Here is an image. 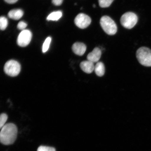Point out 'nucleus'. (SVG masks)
Wrapping results in <instances>:
<instances>
[{
	"label": "nucleus",
	"instance_id": "nucleus-22",
	"mask_svg": "<svg viewBox=\"0 0 151 151\" xmlns=\"http://www.w3.org/2000/svg\"><path fill=\"white\" fill-rule=\"evenodd\" d=\"M93 7H96V5H93Z\"/></svg>",
	"mask_w": 151,
	"mask_h": 151
},
{
	"label": "nucleus",
	"instance_id": "nucleus-13",
	"mask_svg": "<svg viewBox=\"0 0 151 151\" xmlns=\"http://www.w3.org/2000/svg\"><path fill=\"white\" fill-rule=\"evenodd\" d=\"M62 16V13L61 11H55L51 13L47 17V20L52 21H58Z\"/></svg>",
	"mask_w": 151,
	"mask_h": 151
},
{
	"label": "nucleus",
	"instance_id": "nucleus-20",
	"mask_svg": "<svg viewBox=\"0 0 151 151\" xmlns=\"http://www.w3.org/2000/svg\"><path fill=\"white\" fill-rule=\"evenodd\" d=\"M63 0H52L53 4L56 6H60L62 4Z\"/></svg>",
	"mask_w": 151,
	"mask_h": 151
},
{
	"label": "nucleus",
	"instance_id": "nucleus-16",
	"mask_svg": "<svg viewBox=\"0 0 151 151\" xmlns=\"http://www.w3.org/2000/svg\"><path fill=\"white\" fill-rule=\"evenodd\" d=\"M8 24V20L4 17H1L0 18V28L1 30L6 29Z\"/></svg>",
	"mask_w": 151,
	"mask_h": 151
},
{
	"label": "nucleus",
	"instance_id": "nucleus-3",
	"mask_svg": "<svg viewBox=\"0 0 151 151\" xmlns=\"http://www.w3.org/2000/svg\"><path fill=\"white\" fill-rule=\"evenodd\" d=\"M136 57L142 65L151 67V50L150 48L145 47H140L137 50Z\"/></svg>",
	"mask_w": 151,
	"mask_h": 151
},
{
	"label": "nucleus",
	"instance_id": "nucleus-6",
	"mask_svg": "<svg viewBox=\"0 0 151 151\" xmlns=\"http://www.w3.org/2000/svg\"><path fill=\"white\" fill-rule=\"evenodd\" d=\"M91 22V19L86 14L80 13L76 17L74 22L77 27L81 29H85L90 25Z\"/></svg>",
	"mask_w": 151,
	"mask_h": 151
},
{
	"label": "nucleus",
	"instance_id": "nucleus-12",
	"mask_svg": "<svg viewBox=\"0 0 151 151\" xmlns=\"http://www.w3.org/2000/svg\"><path fill=\"white\" fill-rule=\"evenodd\" d=\"M105 67L102 62H98L94 67V71L96 75L99 77H102L105 73Z\"/></svg>",
	"mask_w": 151,
	"mask_h": 151
},
{
	"label": "nucleus",
	"instance_id": "nucleus-9",
	"mask_svg": "<svg viewBox=\"0 0 151 151\" xmlns=\"http://www.w3.org/2000/svg\"><path fill=\"white\" fill-rule=\"evenodd\" d=\"M72 49L75 54L82 56L86 52V46L84 43L77 42L73 45Z\"/></svg>",
	"mask_w": 151,
	"mask_h": 151
},
{
	"label": "nucleus",
	"instance_id": "nucleus-1",
	"mask_svg": "<svg viewBox=\"0 0 151 151\" xmlns=\"http://www.w3.org/2000/svg\"><path fill=\"white\" fill-rule=\"evenodd\" d=\"M18 129L15 124L9 123L5 124L1 129L0 141L5 145H12L16 140Z\"/></svg>",
	"mask_w": 151,
	"mask_h": 151
},
{
	"label": "nucleus",
	"instance_id": "nucleus-15",
	"mask_svg": "<svg viewBox=\"0 0 151 151\" xmlns=\"http://www.w3.org/2000/svg\"><path fill=\"white\" fill-rule=\"evenodd\" d=\"M52 38L50 37L47 38L43 43L42 46V52L43 53L46 52L50 48V45L51 42Z\"/></svg>",
	"mask_w": 151,
	"mask_h": 151
},
{
	"label": "nucleus",
	"instance_id": "nucleus-18",
	"mask_svg": "<svg viewBox=\"0 0 151 151\" xmlns=\"http://www.w3.org/2000/svg\"><path fill=\"white\" fill-rule=\"evenodd\" d=\"M37 151H56V150L53 147L42 146L38 148Z\"/></svg>",
	"mask_w": 151,
	"mask_h": 151
},
{
	"label": "nucleus",
	"instance_id": "nucleus-14",
	"mask_svg": "<svg viewBox=\"0 0 151 151\" xmlns=\"http://www.w3.org/2000/svg\"><path fill=\"white\" fill-rule=\"evenodd\" d=\"M114 0H99V6L101 8H107L110 6Z\"/></svg>",
	"mask_w": 151,
	"mask_h": 151
},
{
	"label": "nucleus",
	"instance_id": "nucleus-17",
	"mask_svg": "<svg viewBox=\"0 0 151 151\" xmlns=\"http://www.w3.org/2000/svg\"><path fill=\"white\" fill-rule=\"evenodd\" d=\"M8 119V116L5 113H2L0 116V128L1 129L5 125V123Z\"/></svg>",
	"mask_w": 151,
	"mask_h": 151
},
{
	"label": "nucleus",
	"instance_id": "nucleus-4",
	"mask_svg": "<svg viewBox=\"0 0 151 151\" xmlns=\"http://www.w3.org/2000/svg\"><path fill=\"white\" fill-rule=\"evenodd\" d=\"M138 18L137 15L132 12H127L122 15L120 22L124 28L131 29L137 23Z\"/></svg>",
	"mask_w": 151,
	"mask_h": 151
},
{
	"label": "nucleus",
	"instance_id": "nucleus-5",
	"mask_svg": "<svg viewBox=\"0 0 151 151\" xmlns=\"http://www.w3.org/2000/svg\"><path fill=\"white\" fill-rule=\"evenodd\" d=\"M21 69V66L20 64L14 60H10L7 61L4 68L6 74L12 77L17 76L20 73Z\"/></svg>",
	"mask_w": 151,
	"mask_h": 151
},
{
	"label": "nucleus",
	"instance_id": "nucleus-21",
	"mask_svg": "<svg viewBox=\"0 0 151 151\" xmlns=\"http://www.w3.org/2000/svg\"><path fill=\"white\" fill-rule=\"evenodd\" d=\"M5 2L9 4H13L17 2L18 1V0H4Z\"/></svg>",
	"mask_w": 151,
	"mask_h": 151
},
{
	"label": "nucleus",
	"instance_id": "nucleus-19",
	"mask_svg": "<svg viewBox=\"0 0 151 151\" xmlns=\"http://www.w3.org/2000/svg\"><path fill=\"white\" fill-rule=\"evenodd\" d=\"M27 26V24L25 22L23 21H21L19 22L17 25V28L23 31Z\"/></svg>",
	"mask_w": 151,
	"mask_h": 151
},
{
	"label": "nucleus",
	"instance_id": "nucleus-2",
	"mask_svg": "<svg viewBox=\"0 0 151 151\" xmlns=\"http://www.w3.org/2000/svg\"><path fill=\"white\" fill-rule=\"evenodd\" d=\"M100 23L104 31L107 35H114L117 31V26L116 23L109 16H104L102 17Z\"/></svg>",
	"mask_w": 151,
	"mask_h": 151
},
{
	"label": "nucleus",
	"instance_id": "nucleus-7",
	"mask_svg": "<svg viewBox=\"0 0 151 151\" xmlns=\"http://www.w3.org/2000/svg\"><path fill=\"white\" fill-rule=\"evenodd\" d=\"M32 32L29 30L24 29L22 31L19 35L17 43L19 46L25 47L29 45L31 40Z\"/></svg>",
	"mask_w": 151,
	"mask_h": 151
},
{
	"label": "nucleus",
	"instance_id": "nucleus-8",
	"mask_svg": "<svg viewBox=\"0 0 151 151\" xmlns=\"http://www.w3.org/2000/svg\"><path fill=\"white\" fill-rule=\"evenodd\" d=\"M101 51L98 47H96L92 51L89 53L87 56V59L88 61L93 63L98 62L99 61L101 55Z\"/></svg>",
	"mask_w": 151,
	"mask_h": 151
},
{
	"label": "nucleus",
	"instance_id": "nucleus-11",
	"mask_svg": "<svg viewBox=\"0 0 151 151\" xmlns=\"http://www.w3.org/2000/svg\"><path fill=\"white\" fill-rule=\"evenodd\" d=\"M24 12L21 9H14L11 10L8 13L9 17L12 19L18 20L23 16Z\"/></svg>",
	"mask_w": 151,
	"mask_h": 151
},
{
	"label": "nucleus",
	"instance_id": "nucleus-10",
	"mask_svg": "<svg viewBox=\"0 0 151 151\" xmlns=\"http://www.w3.org/2000/svg\"><path fill=\"white\" fill-rule=\"evenodd\" d=\"M80 67L81 69L84 72L90 74L93 72L94 70L95 66L94 65L93 62L88 60L81 62L80 64Z\"/></svg>",
	"mask_w": 151,
	"mask_h": 151
}]
</instances>
